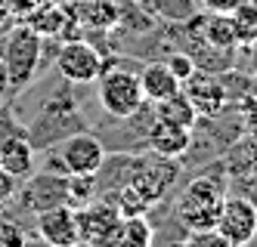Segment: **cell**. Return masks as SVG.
I'll return each instance as SVG.
<instances>
[{
	"mask_svg": "<svg viewBox=\"0 0 257 247\" xmlns=\"http://www.w3.org/2000/svg\"><path fill=\"white\" fill-rule=\"evenodd\" d=\"M223 198H226L223 176L205 173V176L192 179L180 192L174 213L189 232H208V229H217V216H220V207H223Z\"/></svg>",
	"mask_w": 257,
	"mask_h": 247,
	"instance_id": "obj_1",
	"label": "cell"
},
{
	"mask_svg": "<svg viewBox=\"0 0 257 247\" xmlns=\"http://www.w3.org/2000/svg\"><path fill=\"white\" fill-rule=\"evenodd\" d=\"M41 62V34L31 31L25 22L16 25L7 34V44L0 50V71H4V81L10 87H25L31 81V74L38 71Z\"/></svg>",
	"mask_w": 257,
	"mask_h": 247,
	"instance_id": "obj_2",
	"label": "cell"
},
{
	"mask_svg": "<svg viewBox=\"0 0 257 247\" xmlns=\"http://www.w3.org/2000/svg\"><path fill=\"white\" fill-rule=\"evenodd\" d=\"M96 84H99V105L118 121L134 118L146 102L140 78L134 71H127V68H102Z\"/></svg>",
	"mask_w": 257,
	"mask_h": 247,
	"instance_id": "obj_3",
	"label": "cell"
},
{
	"mask_svg": "<svg viewBox=\"0 0 257 247\" xmlns=\"http://www.w3.org/2000/svg\"><path fill=\"white\" fill-rule=\"evenodd\" d=\"M75 219H78V241L84 247H108L121 222V210L108 195H102L87 201L84 207H75Z\"/></svg>",
	"mask_w": 257,
	"mask_h": 247,
	"instance_id": "obj_4",
	"label": "cell"
},
{
	"mask_svg": "<svg viewBox=\"0 0 257 247\" xmlns=\"http://www.w3.org/2000/svg\"><path fill=\"white\" fill-rule=\"evenodd\" d=\"M217 232L232 247H248L257 235V210L245 195H226L217 216Z\"/></svg>",
	"mask_w": 257,
	"mask_h": 247,
	"instance_id": "obj_5",
	"label": "cell"
},
{
	"mask_svg": "<svg viewBox=\"0 0 257 247\" xmlns=\"http://www.w3.org/2000/svg\"><path fill=\"white\" fill-rule=\"evenodd\" d=\"M59 161L68 176H96L105 164V145L90 133H75L62 142Z\"/></svg>",
	"mask_w": 257,
	"mask_h": 247,
	"instance_id": "obj_6",
	"label": "cell"
},
{
	"mask_svg": "<svg viewBox=\"0 0 257 247\" xmlns=\"http://www.w3.org/2000/svg\"><path fill=\"white\" fill-rule=\"evenodd\" d=\"M56 68L71 84H96V78L102 74L105 62L87 41H68L56 53Z\"/></svg>",
	"mask_w": 257,
	"mask_h": 247,
	"instance_id": "obj_7",
	"label": "cell"
},
{
	"mask_svg": "<svg viewBox=\"0 0 257 247\" xmlns=\"http://www.w3.org/2000/svg\"><path fill=\"white\" fill-rule=\"evenodd\" d=\"M180 90L189 96V102L195 105L198 118H217L226 108V87L220 78H214L211 71L195 68L186 81L180 84Z\"/></svg>",
	"mask_w": 257,
	"mask_h": 247,
	"instance_id": "obj_8",
	"label": "cell"
},
{
	"mask_svg": "<svg viewBox=\"0 0 257 247\" xmlns=\"http://www.w3.org/2000/svg\"><path fill=\"white\" fill-rule=\"evenodd\" d=\"M38 235L47 247H75L78 241V219L71 204H53L38 210Z\"/></svg>",
	"mask_w": 257,
	"mask_h": 247,
	"instance_id": "obj_9",
	"label": "cell"
},
{
	"mask_svg": "<svg viewBox=\"0 0 257 247\" xmlns=\"http://www.w3.org/2000/svg\"><path fill=\"white\" fill-rule=\"evenodd\" d=\"M0 167L16 179H28L34 173V148L25 133H10L0 139Z\"/></svg>",
	"mask_w": 257,
	"mask_h": 247,
	"instance_id": "obj_10",
	"label": "cell"
},
{
	"mask_svg": "<svg viewBox=\"0 0 257 247\" xmlns=\"http://www.w3.org/2000/svg\"><path fill=\"white\" fill-rule=\"evenodd\" d=\"M189 25L198 31V41L205 44L208 50H217V53L235 50V31H232L229 13H208L201 19H192Z\"/></svg>",
	"mask_w": 257,
	"mask_h": 247,
	"instance_id": "obj_11",
	"label": "cell"
},
{
	"mask_svg": "<svg viewBox=\"0 0 257 247\" xmlns=\"http://www.w3.org/2000/svg\"><path fill=\"white\" fill-rule=\"evenodd\" d=\"M189 145H192V130H186V127L155 121L149 130V148L161 158H180L189 151Z\"/></svg>",
	"mask_w": 257,
	"mask_h": 247,
	"instance_id": "obj_12",
	"label": "cell"
},
{
	"mask_svg": "<svg viewBox=\"0 0 257 247\" xmlns=\"http://www.w3.org/2000/svg\"><path fill=\"white\" fill-rule=\"evenodd\" d=\"M137 78H140L146 102H161V99L174 96V93L180 90V81L174 78V71L168 68V62H149Z\"/></svg>",
	"mask_w": 257,
	"mask_h": 247,
	"instance_id": "obj_13",
	"label": "cell"
},
{
	"mask_svg": "<svg viewBox=\"0 0 257 247\" xmlns=\"http://www.w3.org/2000/svg\"><path fill=\"white\" fill-rule=\"evenodd\" d=\"M226 173L238 182V185H248L257 179V142L254 139H245V142H235L229 151H226Z\"/></svg>",
	"mask_w": 257,
	"mask_h": 247,
	"instance_id": "obj_14",
	"label": "cell"
},
{
	"mask_svg": "<svg viewBox=\"0 0 257 247\" xmlns=\"http://www.w3.org/2000/svg\"><path fill=\"white\" fill-rule=\"evenodd\" d=\"M155 244V229L152 222L143 216H121L118 229L108 241V247H152Z\"/></svg>",
	"mask_w": 257,
	"mask_h": 247,
	"instance_id": "obj_15",
	"label": "cell"
},
{
	"mask_svg": "<svg viewBox=\"0 0 257 247\" xmlns=\"http://www.w3.org/2000/svg\"><path fill=\"white\" fill-rule=\"evenodd\" d=\"M155 121H168V124H177V127L192 130V127L198 124V111H195V105L189 102L186 93L177 90L174 96L155 102Z\"/></svg>",
	"mask_w": 257,
	"mask_h": 247,
	"instance_id": "obj_16",
	"label": "cell"
},
{
	"mask_svg": "<svg viewBox=\"0 0 257 247\" xmlns=\"http://www.w3.org/2000/svg\"><path fill=\"white\" fill-rule=\"evenodd\" d=\"M22 22L44 37V34H59L62 25H68V16L53 4V0H47V4H41L38 10H31L28 16H22Z\"/></svg>",
	"mask_w": 257,
	"mask_h": 247,
	"instance_id": "obj_17",
	"label": "cell"
},
{
	"mask_svg": "<svg viewBox=\"0 0 257 247\" xmlns=\"http://www.w3.org/2000/svg\"><path fill=\"white\" fill-rule=\"evenodd\" d=\"M232 19V31H235V47L248 50L257 41V0H248V4L235 7L229 13Z\"/></svg>",
	"mask_w": 257,
	"mask_h": 247,
	"instance_id": "obj_18",
	"label": "cell"
},
{
	"mask_svg": "<svg viewBox=\"0 0 257 247\" xmlns=\"http://www.w3.org/2000/svg\"><path fill=\"white\" fill-rule=\"evenodd\" d=\"M108 198L115 201V207L121 210V216H143V213L152 207L149 195H146L140 185H134V182H124L118 192H112Z\"/></svg>",
	"mask_w": 257,
	"mask_h": 247,
	"instance_id": "obj_19",
	"label": "cell"
},
{
	"mask_svg": "<svg viewBox=\"0 0 257 247\" xmlns=\"http://www.w3.org/2000/svg\"><path fill=\"white\" fill-rule=\"evenodd\" d=\"M183 247H232L217 229H208V232H189V238L183 241Z\"/></svg>",
	"mask_w": 257,
	"mask_h": 247,
	"instance_id": "obj_20",
	"label": "cell"
},
{
	"mask_svg": "<svg viewBox=\"0 0 257 247\" xmlns=\"http://www.w3.org/2000/svg\"><path fill=\"white\" fill-rule=\"evenodd\" d=\"M168 68L174 71V78H177V81L183 84V81H186L189 74L195 71V59H192L189 53H174L171 59H168Z\"/></svg>",
	"mask_w": 257,
	"mask_h": 247,
	"instance_id": "obj_21",
	"label": "cell"
},
{
	"mask_svg": "<svg viewBox=\"0 0 257 247\" xmlns=\"http://www.w3.org/2000/svg\"><path fill=\"white\" fill-rule=\"evenodd\" d=\"M0 4H4V10H7L10 16L22 19V16H28L31 10H38L41 4H47V0H0Z\"/></svg>",
	"mask_w": 257,
	"mask_h": 247,
	"instance_id": "obj_22",
	"label": "cell"
},
{
	"mask_svg": "<svg viewBox=\"0 0 257 247\" xmlns=\"http://www.w3.org/2000/svg\"><path fill=\"white\" fill-rule=\"evenodd\" d=\"M242 127H245V133H248V139L257 142V99H251V102L245 105V111H242Z\"/></svg>",
	"mask_w": 257,
	"mask_h": 247,
	"instance_id": "obj_23",
	"label": "cell"
},
{
	"mask_svg": "<svg viewBox=\"0 0 257 247\" xmlns=\"http://www.w3.org/2000/svg\"><path fill=\"white\" fill-rule=\"evenodd\" d=\"M13 195H16V176L7 173V170L0 167V207H4Z\"/></svg>",
	"mask_w": 257,
	"mask_h": 247,
	"instance_id": "obj_24",
	"label": "cell"
},
{
	"mask_svg": "<svg viewBox=\"0 0 257 247\" xmlns=\"http://www.w3.org/2000/svg\"><path fill=\"white\" fill-rule=\"evenodd\" d=\"M242 4H248V0H205V10L208 13H232Z\"/></svg>",
	"mask_w": 257,
	"mask_h": 247,
	"instance_id": "obj_25",
	"label": "cell"
},
{
	"mask_svg": "<svg viewBox=\"0 0 257 247\" xmlns=\"http://www.w3.org/2000/svg\"><path fill=\"white\" fill-rule=\"evenodd\" d=\"M242 188H245V198L254 204V210H257V179H254V182H248V185H242Z\"/></svg>",
	"mask_w": 257,
	"mask_h": 247,
	"instance_id": "obj_26",
	"label": "cell"
},
{
	"mask_svg": "<svg viewBox=\"0 0 257 247\" xmlns=\"http://www.w3.org/2000/svg\"><path fill=\"white\" fill-rule=\"evenodd\" d=\"M248 50H251V68H254V71H257V41H254V44H251V47H248Z\"/></svg>",
	"mask_w": 257,
	"mask_h": 247,
	"instance_id": "obj_27",
	"label": "cell"
},
{
	"mask_svg": "<svg viewBox=\"0 0 257 247\" xmlns=\"http://www.w3.org/2000/svg\"><path fill=\"white\" fill-rule=\"evenodd\" d=\"M171 247H183V241H180V244H171Z\"/></svg>",
	"mask_w": 257,
	"mask_h": 247,
	"instance_id": "obj_28",
	"label": "cell"
},
{
	"mask_svg": "<svg viewBox=\"0 0 257 247\" xmlns=\"http://www.w3.org/2000/svg\"><path fill=\"white\" fill-rule=\"evenodd\" d=\"M254 90H257V78H254Z\"/></svg>",
	"mask_w": 257,
	"mask_h": 247,
	"instance_id": "obj_29",
	"label": "cell"
}]
</instances>
